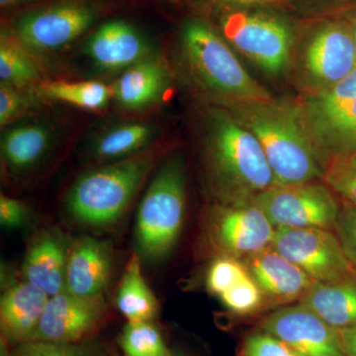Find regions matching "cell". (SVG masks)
<instances>
[{"instance_id":"cell-8","label":"cell","mask_w":356,"mask_h":356,"mask_svg":"<svg viewBox=\"0 0 356 356\" xmlns=\"http://www.w3.org/2000/svg\"><path fill=\"white\" fill-rule=\"evenodd\" d=\"M275 228L334 227L339 204L324 185H275L252 199Z\"/></svg>"},{"instance_id":"cell-2","label":"cell","mask_w":356,"mask_h":356,"mask_svg":"<svg viewBox=\"0 0 356 356\" xmlns=\"http://www.w3.org/2000/svg\"><path fill=\"white\" fill-rule=\"evenodd\" d=\"M238 120L261 143L276 185L324 177L325 165L298 112L273 102L236 104Z\"/></svg>"},{"instance_id":"cell-30","label":"cell","mask_w":356,"mask_h":356,"mask_svg":"<svg viewBox=\"0 0 356 356\" xmlns=\"http://www.w3.org/2000/svg\"><path fill=\"white\" fill-rule=\"evenodd\" d=\"M219 298L228 310L238 315H247L261 306L264 297L250 274L228 291L222 293Z\"/></svg>"},{"instance_id":"cell-38","label":"cell","mask_w":356,"mask_h":356,"mask_svg":"<svg viewBox=\"0 0 356 356\" xmlns=\"http://www.w3.org/2000/svg\"><path fill=\"white\" fill-rule=\"evenodd\" d=\"M22 1H24V0H0V6L2 8H6V7L16 6V4Z\"/></svg>"},{"instance_id":"cell-10","label":"cell","mask_w":356,"mask_h":356,"mask_svg":"<svg viewBox=\"0 0 356 356\" xmlns=\"http://www.w3.org/2000/svg\"><path fill=\"white\" fill-rule=\"evenodd\" d=\"M275 232L252 201L218 206L208 221L211 243L218 252L240 261L271 247Z\"/></svg>"},{"instance_id":"cell-18","label":"cell","mask_w":356,"mask_h":356,"mask_svg":"<svg viewBox=\"0 0 356 356\" xmlns=\"http://www.w3.org/2000/svg\"><path fill=\"white\" fill-rule=\"evenodd\" d=\"M46 292L24 281L9 288L1 298L0 322L6 343L32 341L48 303Z\"/></svg>"},{"instance_id":"cell-36","label":"cell","mask_w":356,"mask_h":356,"mask_svg":"<svg viewBox=\"0 0 356 356\" xmlns=\"http://www.w3.org/2000/svg\"><path fill=\"white\" fill-rule=\"evenodd\" d=\"M225 9L248 8V7L270 6L284 0H210Z\"/></svg>"},{"instance_id":"cell-21","label":"cell","mask_w":356,"mask_h":356,"mask_svg":"<svg viewBox=\"0 0 356 356\" xmlns=\"http://www.w3.org/2000/svg\"><path fill=\"white\" fill-rule=\"evenodd\" d=\"M327 325L339 330L356 325V277L316 282L300 300Z\"/></svg>"},{"instance_id":"cell-16","label":"cell","mask_w":356,"mask_h":356,"mask_svg":"<svg viewBox=\"0 0 356 356\" xmlns=\"http://www.w3.org/2000/svg\"><path fill=\"white\" fill-rule=\"evenodd\" d=\"M264 298L275 304L301 300L316 281L273 247L243 261Z\"/></svg>"},{"instance_id":"cell-23","label":"cell","mask_w":356,"mask_h":356,"mask_svg":"<svg viewBox=\"0 0 356 356\" xmlns=\"http://www.w3.org/2000/svg\"><path fill=\"white\" fill-rule=\"evenodd\" d=\"M116 306L128 322H152L158 314V301L147 286L139 257L134 254L126 266L117 291Z\"/></svg>"},{"instance_id":"cell-19","label":"cell","mask_w":356,"mask_h":356,"mask_svg":"<svg viewBox=\"0 0 356 356\" xmlns=\"http://www.w3.org/2000/svg\"><path fill=\"white\" fill-rule=\"evenodd\" d=\"M111 264L106 243L93 238H81L70 250L65 290L79 296H100L109 280Z\"/></svg>"},{"instance_id":"cell-32","label":"cell","mask_w":356,"mask_h":356,"mask_svg":"<svg viewBox=\"0 0 356 356\" xmlns=\"http://www.w3.org/2000/svg\"><path fill=\"white\" fill-rule=\"evenodd\" d=\"M242 356H303L273 334H252L243 343Z\"/></svg>"},{"instance_id":"cell-6","label":"cell","mask_w":356,"mask_h":356,"mask_svg":"<svg viewBox=\"0 0 356 356\" xmlns=\"http://www.w3.org/2000/svg\"><path fill=\"white\" fill-rule=\"evenodd\" d=\"M220 28L231 46L268 74H280L289 64L293 32L280 16L248 8L226 9Z\"/></svg>"},{"instance_id":"cell-27","label":"cell","mask_w":356,"mask_h":356,"mask_svg":"<svg viewBox=\"0 0 356 356\" xmlns=\"http://www.w3.org/2000/svg\"><path fill=\"white\" fill-rule=\"evenodd\" d=\"M119 343L125 356H172L158 327L152 322H128Z\"/></svg>"},{"instance_id":"cell-11","label":"cell","mask_w":356,"mask_h":356,"mask_svg":"<svg viewBox=\"0 0 356 356\" xmlns=\"http://www.w3.org/2000/svg\"><path fill=\"white\" fill-rule=\"evenodd\" d=\"M97 11L86 0H65L23 16L15 36L30 51H58L95 24Z\"/></svg>"},{"instance_id":"cell-26","label":"cell","mask_w":356,"mask_h":356,"mask_svg":"<svg viewBox=\"0 0 356 356\" xmlns=\"http://www.w3.org/2000/svg\"><path fill=\"white\" fill-rule=\"evenodd\" d=\"M38 93L49 99L86 110L104 108L113 96L112 88L99 81H48L40 86Z\"/></svg>"},{"instance_id":"cell-34","label":"cell","mask_w":356,"mask_h":356,"mask_svg":"<svg viewBox=\"0 0 356 356\" xmlns=\"http://www.w3.org/2000/svg\"><path fill=\"white\" fill-rule=\"evenodd\" d=\"M334 228L344 254L356 271V206L348 204L339 211Z\"/></svg>"},{"instance_id":"cell-13","label":"cell","mask_w":356,"mask_h":356,"mask_svg":"<svg viewBox=\"0 0 356 356\" xmlns=\"http://www.w3.org/2000/svg\"><path fill=\"white\" fill-rule=\"evenodd\" d=\"M105 312L102 295L83 297L64 290L49 298L32 341L79 343L97 330Z\"/></svg>"},{"instance_id":"cell-12","label":"cell","mask_w":356,"mask_h":356,"mask_svg":"<svg viewBox=\"0 0 356 356\" xmlns=\"http://www.w3.org/2000/svg\"><path fill=\"white\" fill-rule=\"evenodd\" d=\"M306 76L318 91L331 88L356 70L350 23L332 21L318 27L307 44Z\"/></svg>"},{"instance_id":"cell-31","label":"cell","mask_w":356,"mask_h":356,"mask_svg":"<svg viewBox=\"0 0 356 356\" xmlns=\"http://www.w3.org/2000/svg\"><path fill=\"white\" fill-rule=\"evenodd\" d=\"M10 356H104L79 343L29 341L17 344Z\"/></svg>"},{"instance_id":"cell-33","label":"cell","mask_w":356,"mask_h":356,"mask_svg":"<svg viewBox=\"0 0 356 356\" xmlns=\"http://www.w3.org/2000/svg\"><path fill=\"white\" fill-rule=\"evenodd\" d=\"M34 100L25 89L0 83V125L4 127L30 108Z\"/></svg>"},{"instance_id":"cell-39","label":"cell","mask_w":356,"mask_h":356,"mask_svg":"<svg viewBox=\"0 0 356 356\" xmlns=\"http://www.w3.org/2000/svg\"><path fill=\"white\" fill-rule=\"evenodd\" d=\"M351 29H353V41H355V55H356V17L350 22Z\"/></svg>"},{"instance_id":"cell-29","label":"cell","mask_w":356,"mask_h":356,"mask_svg":"<svg viewBox=\"0 0 356 356\" xmlns=\"http://www.w3.org/2000/svg\"><path fill=\"white\" fill-rule=\"evenodd\" d=\"M250 275L247 266L240 259L227 255H220L211 264L208 270L206 285L212 294L220 297L243 278Z\"/></svg>"},{"instance_id":"cell-24","label":"cell","mask_w":356,"mask_h":356,"mask_svg":"<svg viewBox=\"0 0 356 356\" xmlns=\"http://www.w3.org/2000/svg\"><path fill=\"white\" fill-rule=\"evenodd\" d=\"M156 137L152 124L126 123L102 133L93 143L92 153L99 159H128L140 154Z\"/></svg>"},{"instance_id":"cell-22","label":"cell","mask_w":356,"mask_h":356,"mask_svg":"<svg viewBox=\"0 0 356 356\" xmlns=\"http://www.w3.org/2000/svg\"><path fill=\"white\" fill-rule=\"evenodd\" d=\"M51 132L43 124L26 123L7 129L1 137V156L13 172L29 170L51 146Z\"/></svg>"},{"instance_id":"cell-17","label":"cell","mask_w":356,"mask_h":356,"mask_svg":"<svg viewBox=\"0 0 356 356\" xmlns=\"http://www.w3.org/2000/svg\"><path fill=\"white\" fill-rule=\"evenodd\" d=\"M170 84L165 63L153 54L124 70L112 90L122 108L139 111L161 102Z\"/></svg>"},{"instance_id":"cell-35","label":"cell","mask_w":356,"mask_h":356,"mask_svg":"<svg viewBox=\"0 0 356 356\" xmlns=\"http://www.w3.org/2000/svg\"><path fill=\"white\" fill-rule=\"evenodd\" d=\"M28 217L26 205L16 199L1 195L0 197V222L6 228L20 227Z\"/></svg>"},{"instance_id":"cell-20","label":"cell","mask_w":356,"mask_h":356,"mask_svg":"<svg viewBox=\"0 0 356 356\" xmlns=\"http://www.w3.org/2000/svg\"><path fill=\"white\" fill-rule=\"evenodd\" d=\"M69 254L64 241L57 234H42L26 254L23 264L25 281L50 297L64 291Z\"/></svg>"},{"instance_id":"cell-41","label":"cell","mask_w":356,"mask_h":356,"mask_svg":"<svg viewBox=\"0 0 356 356\" xmlns=\"http://www.w3.org/2000/svg\"><path fill=\"white\" fill-rule=\"evenodd\" d=\"M6 356H10L9 355V353H7V351H6Z\"/></svg>"},{"instance_id":"cell-40","label":"cell","mask_w":356,"mask_h":356,"mask_svg":"<svg viewBox=\"0 0 356 356\" xmlns=\"http://www.w3.org/2000/svg\"><path fill=\"white\" fill-rule=\"evenodd\" d=\"M172 356H187L184 353H179V351H173Z\"/></svg>"},{"instance_id":"cell-5","label":"cell","mask_w":356,"mask_h":356,"mask_svg":"<svg viewBox=\"0 0 356 356\" xmlns=\"http://www.w3.org/2000/svg\"><path fill=\"white\" fill-rule=\"evenodd\" d=\"M185 185L184 159L170 156L159 168L138 210L136 238L145 259L159 261L175 247L184 222Z\"/></svg>"},{"instance_id":"cell-4","label":"cell","mask_w":356,"mask_h":356,"mask_svg":"<svg viewBox=\"0 0 356 356\" xmlns=\"http://www.w3.org/2000/svg\"><path fill=\"white\" fill-rule=\"evenodd\" d=\"M156 154L140 153L84 173L65 199L70 216L86 226L113 224L153 168Z\"/></svg>"},{"instance_id":"cell-37","label":"cell","mask_w":356,"mask_h":356,"mask_svg":"<svg viewBox=\"0 0 356 356\" xmlns=\"http://www.w3.org/2000/svg\"><path fill=\"white\" fill-rule=\"evenodd\" d=\"M339 339L346 356H356V325L339 330Z\"/></svg>"},{"instance_id":"cell-28","label":"cell","mask_w":356,"mask_h":356,"mask_svg":"<svg viewBox=\"0 0 356 356\" xmlns=\"http://www.w3.org/2000/svg\"><path fill=\"white\" fill-rule=\"evenodd\" d=\"M324 178L332 191L356 206V149L332 156Z\"/></svg>"},{"instance_id":"cell-14","label":"cell","mask_w":356,"mask_h":356,"mask_svg":"<svg viewBox=\"0 0 356 356\" xmlns=\"http://www.w3.org/2000/svg\"><path fill=\"white\" fill-rule=\"evenodd\" d=\"M261 330L303 356H346L339 331L301 304L273 312L262 321Z\"/></svg>"},{"instance_id":"cell-25","label":"cell","mask_w":356,"mask_h":356,"mask_svg":"<svg viewBox=\"0 0 356 356\" xmlns=\"http://www.w3.org/2000/svg\"><path fill=\"white\" fill-rule=\"evenodd\" d=\"M29 49L7 33L0 40V81L14 88L26 89L41 79V72Z\"/></svg>"},{"instance_id":"cell-1","label":"cell","mask_w":356,"mask_h":356,"mask_svg":"<svg viewBox=\"0 0 356 356\" xmlns=\"http://www.w3.org/2000/svg\"><path fill=\"white\" fill-rule=\"evenodd\" d=\"M205 127L208 165L225 204L250 202L275 186L261 143L236 117L212 109Z\"/></svg>"},{"instance_id":"cell-7","label":"cell","mask_w":356,"mask_h":356,"mask_svg":"<svg viewBox=\"0 0 356 356\" xmlns=\"http://www.w3.org/2000/svg\"><path fill=\"white\" fill-rule=\"evenodd\" d=\"M300 116L318 151L336 156L356 149V70L309 97Z\"/></svg>"},{"instance_id":"cell-9","label":"cell","mask_w":356,"mask_h":356,"mask_svg":"<svg viewBox=\"0 0 356 356\" xmlns=\"http://www.w3.org/2000/svg\"><path fill=\"white\" fill-rule=\"evenodd\" d=\"M271 247L316 281L356 277L337 235L323 228H276Z\"/></svg>"},{"instance_id":"cell-15","label":"cell","mask_w":356,"mask_h":356,"mask_svg":"<svg viewBox=\"0 0 356 356\" xmlns=\"http://www.w3.org/2000/svg\"><path fill=\"white\" fill-rule=\"evenodd\" d=\"M84 53L103 72L125 70L153 55L146 37L130 23L112 20L89 37Z\"/></svg>"},{"instance_id":"cell-3","label":"cell","mask_w":356,"mask_h":356,"mask_svg":"<svg viewBox=\"0 0 356 356\" xmlns=\"http://www.w3.org/2000/svg\"><path fill=\"white\" fill-rule=\"evenodd\" d=\"M180 50L194 81L209 95L236 105L271 102L270 95L243 69L228 42L205 21H185Z\"/></svg>"}]
</instances>
